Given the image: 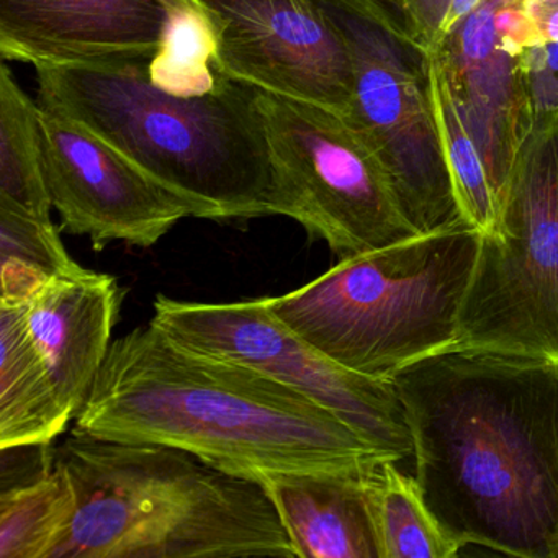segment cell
<instances>
[{"label": "cell", "mask_w": 558, "mask_h": 558, "mask_svg": "<svg viewBox=\"0 0 558 558\" xmlns=\"http://www.w3.org/2000/svg\"><path fill=\"white\" fill-rule=\"evenodd\" d=\"M0 205L51 220L50 191L41 148L40 106L0 68Z\"/></svg>", "instance_id": "ac0fdd59"}, {"label": "cell", "mask_w": 558, "mask_h": 558, "mask_svg": "<svg viewBox=\"0 0 558 558\" xmlns=\"http://www.w3.org/2000/svg\"><path fill=\"white\" fill-rule=\"evenodd\" d=\"M149 63L35 66L38 106L89 130L194 217L280 215L256 89L223 77L205 96H172L155 86Z\"/></svg>", "instance_id": "3957f363"}, {"label": "cell", "mask_w": 558, "mask_h": 558, "mask_svg": "<svg viewBox=\"0 0 558 558\" xmlns=\"http://www.w3.org/2000/svg\"><path fill=\"white\" fill-rule=\"evenodd\" d=\"M197 2L214 27L218 71L223 76L351 116V57L318 0Z\"/></svg>", "instance_id": "30bf717a"}, {"label": "cell", "mask_w": 558, "mask_h": 558, "mask_svg": "<svg viewBox=\"0 0 558 558\" xmlns=\"http://www.w3.org/2000/svg\"><path fill=\"white\" fill-rule=\"evenodd\" d=\"M426 57L434 119L460 217L480 234H495L499 204L482 153L463 122L439 53L430 51Z\"/></svg>", "instance_id": "d6986e66"}, {"label": "cell", "mask_w": 558, "mask_h": 558, "mask_svg": "<svg viewBox=\"0 0 558 558\" xmlns=\"http://www.w3.org/2000/svg\"><path fill=\"white\" fill-rule=\"evenodd\" d=\"M380 462L335 472L257 476L299 558H380L368 508V480Z\"/></svg>", "instance_id": "9a60e30c"}, {"label": "cell", "mask_w": 558, "mask_h": 558, "mask_svg": "<svg viewBox=\"0 0 558 558\" xmlns=\"http://www.w3.org/2000/svg\"><path fill=\"white\" fill-rule=\"evenodd\" d=\"M482 234L446 230L344 257L313 282L264 299L323 354L367 377L398 371L459 341V318Z\"/></svg>", "instance_id": "5b68a950"}, {"label": "cell", "mask_w": 558, "mask_h": 558, "mask_svg": "<svg viewBox=\"0 0 558 558\" xmlns=\"http://www.w3.org/2000/svg\"><path fill=\"white\" fill-rule=\"evenodd\" d=\"M509 2H519V0H509Z\"/></svg>", "instance_id": "4316f807"}, {"label": "cell", "mask_w": 558, "mask_h": 558, "mask_svg": "<svg viewBox=\"0 0 558 558\" xmlns=\"http://www.w3.org/2000/svg\"><path fill=\"white\" fill-rule=\"evenodd\" d=\"M168 14L165 37L149 63L155 86L178 97H198L220 86L217 37L197 0H159Z\"/></svg>", "instance_id": "44dd1931"}, {"label": "cell", "mask_w": 558, "mask_h": 558, "mask_svg": "<svg viewBox=\"0 0 558 558\" xmlns=\"http://www.w3.org/2000/svg\"><path fill=\"white\" fill-rule=\"evenodd\" d=\"M25 312L27 305L0 303V449L50 446L73 420Z\"/></svg>", "instance_id": "2e32d148"}, {"label": "cell", "mask_w": 558, "mask_h": 558, "mask_svg": "<svg viewBox=\"0 0 558 558\" xmlns=\"http://www.w3.org/2000/svg\"><path fill=\"white\" fill-rule=\"evenodd\" d=\"M423 53L439 50L444 22L452 0H380Z\"/></svg>", "instance_id": "cb8c5ba5"}, {"label": "cell", "mask_w": 558, "mask_h": 558, "mask_svg": "<svg viewBox=\"0 0 558 558\" xmlns=\"http://www.w3.org/2000/svg\"><path fill=\"white\" fill-rule=\"evenodd\" d=\"M122 305L116 277L77 264L53 277L27 303V325L60 395L77 416L110 351Z\"/></svg>", "instance_id": "5bb4252c"}, {"label": "cell", "mask_w": 558, "mask_h": 558, "mask_svg": "<svg viewBox=\"0 0 558 558\" xmlns=\"http://www.w3.org/2000/svg\"><path fill=\"white\" fill-rule=\"evenodd\" d=\"M76 266L53 221L0 205V303L27 305L45 283Z\"/></svg>", "instance_id": "7402d4cb"}, {"label": "cell", "mask_w": 558, "mask_h": 558, "mask_svg": "<svg viewBox=\"0 0 558 558\" xmlns=\"http://www.w3.org/2000/svg\"><path fill=\"white\" fill-rule=\"evenodd\" d=\"M76 512L51 558H299L264 486L159 444L73 433Z\"/></svg>", "instance_id": "277c9868"}, {"label": "cell", "mask_w": 558, "mask_h": 558, "mask_svg": "<svg viewBox=\"0 0 558 558\" xmlns=\"http://www.w3.org/2000/svg\"><path fill=\"white\" fill-rule=\"evenodd\" d=\"M534 122L558 113V44L529 48L519 57Z\"/></svg>", "instance_id": "603a6c76"}, {"label": "cell", "mask_w": 558, "mask_h": 558, "mask_svg": "<svg viewBox=\"0 0 558 558\" xmlns=\"http://www.w3.org/2000/svg\"><path fill=\"white\" fill-rule=\"evenodd\" d=\"M421 492L462 544L558 558V361L453 344L390 378Z\"/></svg>", "instance_id": "6da1fadb"}, {"label": "cell", "mask_w": 558, "mask_h": 558, "mask_svg": "<svg viewBox=\"0 0 558 558\" xmlns=\"http://www.w3.org/2000/svg\"><path fill=\"white\" fill-rule=\"evenodd\" d=\"M76 492L63 466L0 493V558H51L73 522Z\"/></svg>", "instance_id": "ffe728a7"}, {"label": "cell", "mask_w": 558, "mask_h": 558, "mask_svg": "<svg viewBox=\"0 0 558 558\" xmlns=\"http://www.w3.org/2000/svg\"><path fill=\"white\" fill-rule=\"evenodd\" d=\"M542 44H558V0H519Z\"/></svg>", "instance_id": "d4e9b609"}, {"label": "cell", "mask_w": 558, "mask_h": 558, "mask_svg": "<svg viewBox=\"0 0 558 558\" xmlns=\"http://www.w3.org/2000/svg\"><path fill=\"white\" fill-rule=\"evenodd\" d=\"M151 323L192 351L246 365L312 398L387 459L413 456L393 384L332 361L274 315L264 299L197 303L158 295Z\"/></svg>", "instance_id": "9c48e42d"}, {"label": "cell", "mask_w": 558, "mask_h": 558, "mask_svg": "<svg viewBox=\"0 0 558 558\" xmlns=\"http://www.w3.org/2000/svg\"><path fill=\"white\" fill-rule=\"evenodd\" d=\"M502 0H483L440 45L453 99L492 179L499 214L519 151L534 126L519 58L502 48L495 15Z\"/></svg>", "instance_id": "4fadbf2b"}, {"label": "cell", "mask_w": 558, "mask_h": 558, "mask_svg": "<svg viewBox=\"0 0 558 558\" xmlns=\"http://www.w3.org/2000/svg\"><path fill=\"white\" fill-rule=\"evenodd\" d=\"M45 175L68 233L97 251L112 241L151 247L179 221L194 217L187 202L153 181L89 130L40 106Z\"/></svg>", "instance_id": "8fae6325"}, {"label": "cell", "mask_w": 558, "mask_h": 558, "mask_svg": "<svg viewBox=\"0 0 558 558\" xmlns=\"http://www.w3.org/2000/svg\"><path fill=\"white\" fill-rule=\"evenodd\" d=\"M166 24L159 0H0V54L34 68L145 63Z\"/></svg>", "instance_id": "7c38bea8"}, {"label": "cell", "mask_w": 558, "mask_h": 558, "mask_svg": "<svg viewBox=\"0 0 558 558\" xmlns=\"http://www.w3.org/2000/svg\"><path fill=\"white\" fill-rule=\"evenodd\" d=\"M368 508L380 558H452L462 544L437 521L416 478L381 460L368 480Z\"/></svg>", "instance_id": "e0dca14e"}, {"label": "cell", "mask_w": 558, "mask_h": 558, "mask_svg": "<svg viewBox=\"0 0 558 558\" xmlns=\"http://www.w3.org/2000/svg\"><path fill=\"white\" fill-rule=\"evenodd\" d=\"M74 420L73 433L174 447L250 480L387 459L312 398L246 365L192 351L153 323L112 342Z\"/></svg>", "instance_id": "7a4b0ae2"}, {"label": "cell", "mask_w": 558, "mask_h": 558, "mask_svg": "<svg viewBox=\"0 0 558 558\" xmlns=\"http://www.w3.org/2000/svg\"><path fill=\"white\" fill-rule=\"evenodd\" d=\"M351 57V119L380 153L417 233L463 220L440 148L427 57L380 0H318Z\"/></svg>", "instance_id": "ba28073f"}, {"label": "cell", "mask_w": 558, "mask_h": 558, "mask_svg": "<svg viewBox=\"0 0 558 558\" xmlns=\"http://www.w3.org/2000/svg\"><path fill=\"white\" fill-rule=\"evenodd\" d=\"M280 217L341 259L420 236L380 153L351 116L256 90Z\"/></svg>", "instance_id": "52a82bcc"}, {"label": "cell", "mask_w": 558, "mask_h": 558, "mask_svg": "<svg viewBox=\"0 0 558 558\" xmlns=\"http://www.w3.org/2000/svg\"><path fill=\"white\" fill-rule=\"evenodd\" d=\"M457 344L558 361V113L535 120L480 236Z\"/></svg>", "instance_id": "8992f818"}, {"label": "cell", "mask_w": 558, "mask_h": 558, "mask_svg": "<svg viewBox=\"0 0 558 558\" xmlns=\"http://www.w3.org/2000/svg\"><path fill=\"white\" fill-rule=\"evenodd\" d=\"M482 4L483 0H452L449 14H447L446 22H444L442 34H440V45H442L446 38Z\"/></svg>", "instance_id": "484cf974"}]
</instances>
